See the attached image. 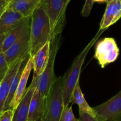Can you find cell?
<instances>
[{
	"mask_svg": "<svg viewBox=\"0 0 121 121\" xmlns=\"http://www.w3.org/2000/svg\"><path fill=\"white\" fill-rule=\"evenodd\" d=\"M121 18V1L113 0L107 3L105 11L100 23V30H106L110 26L116 23Z\"/></svg>",
	"mask_w": 121,
	"mask_h": 121,
	"instance_id": "cell-12",
	"label": "cell"
},
{
	"mask_svg": "<svg viewBox=\"0 0 121 121\" xmlns=\"http://www.w3.org/2000/svg\"><path fill=\"white\" fill-rule=\"evenodd\" d=\"M23 58L17 59L12 64L10 65L6 75L1 82H0V114L4 110L5 103L10 92L13 80L18 71Z\"/></svg>",
	"mask_w": 121,
	"mask_h": 121,
	"instance_id": "cell-11",
	"label": "cell"
},
{
	"mask_svg": "<svg viewBox=\"0 0 121 121\" xmlns=\"http://www.w3.org/2000/svg\"><path fill=\"white\" fill-rule=\"evenodd\" d=\"M105 30L106 29L99 30L94 38L87 44V46L81 51V53L75 58L70 68L62 77V90L64 106L69 105L70 103L71 97L73 90L76 86L77 82L80 81V75L81 68L87 54L95 42L98 40L99 38Z\"/></svg>",
	"mask_w": 121,
	"mask_h": 121,
	"instance_id": "cell-2",
	"label": "cell"
},
{
	"mask_svg": "<svg viewBox=\"0 0 121 121\" xmlns=\"http://www.w3.org/2000/svg\"><path fill=\"white\" fill-rule=\"evenodd\" d=\"M108 0H86L83 8L81 11V15L83 17H88L95 3H106Z\"/></svg>",
	"mask_w": 121,
	"mask_h": 121,
	"instance_id": "cell-21",
	"label": "cell"
},
{
	"mask_svg": "<svg viewBox=\"0 0 121 121\" xmlns=\"http://www.w3.org/2000/svg\"><path fill=\"white\" fill-rule=\"evenodd\" d=\"M33 58L31 56L29 59L26 66L24 69L22 77H21L20 80L18 83V87H17V90L15 93L14 97L13 102L12 109L13 110L16 108L19 102H20L21 99L23 97L26 90V85L27 83L28 79H29L31 71L33 69Z\"/></svg>",
	"mask_w": 121,
	"mask_h": 121,
	"instance_id": "cell-17",
	"label": "cell"
},
{
	"mask_svg": "<svg viewBox=\"0 0 121 121\" xmlns=\"http://www.w3.org/2000/svg\"><path fill=\"white\" fill-rule=\"evenodd\" d=\"M31 56L32 55L30 54V52H29L26 55L24 56L23 59H22L18 71L16 73V75H14V77L13 78V80L10 92H9V96H8L7 99V100L5 103V106H4L3 111L4 110H8V109H12L13 110V102L15 93H16V91L17 90V87H18V83H19V81L20 80L22 74H23L24 68H25L27 64L28 61H29V59L30 58Z\"/></svg>",
	"mask_w": 121,
	"mask_h": 121,
	"instance_id": "cell-16",
	"label": "cell"
},
{
	"mask_svg": "<svg viewBox=\"0 0 121 121\" xmlns=\"http://www.w3.org/2000/svg\"><path fill=\"white\" fill-rule=\"evenodd\" d=\"M5 35H6V33L5 34L1 35H0V53L3 52V42H4V39H5Z\"/></svg>",
	"mask_w": 121,
	"mask_h": 121,
	"instance_id": "cell-25",
	"label": "cell"
},
{
	"mask_svg": "<svg viewBox=\"0 0 121 121\" xmlns=\"http://www.w3.org/2000/svg\"><path fill=\"white\" fill-rule=\"evenodd\" d=\"M120 1H121V0H120Z\"/></svg>",
	"mask_w": 121,
	"mask_h": 121,
	"instance_id": "cell-31",
	"label": "cell"
},
{
	"mask_svg": "<svg viewBox=\"0 0 121 121\" xmlns=\"http://www.w3.org/2000/svg\"><path fill=\"white\" fill-rule=\"evenodd\" d=\"M30 52V23L26 27L21 36L4 52L8 65L23 58Z\"/></svg>",
	"mask_w": 121,
	"mask_h": 121,
	"instance_id": "cell-7",
	"label": "cell"
},
{
	"mask_svg": "<svg viewBox=\"0 0 121 121\" xmlns=\"http://www.w3.org/2000/svg\"><path fill=\"white\" fill-rule=\"evenodd\" d=\"M70 103L72 104H76L78 106L79 114L85 113L89 114L90 115L95 117H97V115L94 109H93V108L90 106L82 94L80 86V81L77 82L76 86L73 90Z\"/></svg>",
	"mask_w": 121,
	"mask_h": 121,
	"instance_id": "cell-18",
	"label": "cell"
},
{
	"mask_svg": "<svg viewBox=\"0 0 121 121\" xmlns=\"http://www.w3.org/2000/svg\"><path fill=\"white\" fill-rule=\"evenodd\" d=\"M59 121H79V119L74 116L72 106H69V104L64 108Z\"/></svg>",
	"mask_w": 121,
	"mask_h": 121,
	"instance_id": "cell-20",
	"label": "cell"
},
{
	"mask_svg": "<svg viewBox=\"0 0 121 121\" xmlns=\"http://www.w3.org/2000/svg\"><path fill=\"white\" fill-rule=\"evenodd\" d=\"M64 108L62 77H58L52 84L45 99L43 121H59Z\"/></svg>",
	"mask_w": 121,
	"mask_h": 121,
	"instance_id": "cell-3",
	"label": "cell"
},
{
	"mask_svg": "<svg viewBox=\"0 0 121 121\" xmlns=\"http://www.w3.org/2000/svg\"><path fill=\"white\" fill-rule=\"evenodd\" d=\"M30 20L31 17L24 18L13 29L6 33V35L3 42V52L7 50L21 36L26 27L30 23Z\"/></svg>",
	"mask_w": 121,
	"mask_h": 121,
	"instance_id": "cell-19",
	"label": "cell"
},
{
	"mask_svg": "<svg viewBox=\"0 0 121 121\" xmlns=\"http://www.w3.org/2000/svg\"><path fill=\"white\" fill-rule=\"evenodd\" d=\"M119 49L115 39L105 38L97 42L94 57L102 68L117 59Z\"/></svg>",
	"mask_w": 121,
	"mask_h": 121,
	"instance_id": "cell-6",
	"label": "cell"
},
{
	"mask_svg": "<svg viewBox=\"0 0 121 121\" xmlns=\"http://www.w3.org/2000/svg\"><path fill=\"white\" fill-rule=\"evenodd\" d=\"M42 0H11L7 7L18 12L25 18L31 17L35 10L40 5Z\"/></svg>",
	"mask_w": 121,
	"mask_h": 121,
	"instance_id": "cell-14",
	"label": "cell"
},
{
	"mask_svg": "<svg viewBox=\"0 0 121 121\" xmlns=\"http://www.w3.org/2000/svg\"><path fill=\"white\" fill-rule=\"evenodd\" d=\"M36 121H43V120L42 118H39L38 119H37Z\"/></svg>",
	"mask_w": 121,
	"mask_h": 121,
	"instance_id": "cell-28",
	"label": "cell"
},
{
	"mask_svg": "<svg viewBox=\"0 0 121 121\" xmlns=\"http://www.w3.org/2000/svg\"><path fill=\"white\" fill-rule=\"evenodd\" d=\"M10 1H11V0H1L2 3H3L4 5H6V6H7L8 4H9V2H10Z\"/></svg>",
	"mask_w": 121,
	"mask_h": 121,
	"instance_id": "cell-27",
	"label": "cell"
},
{
	"mask_svg": "<svg viewBox=\"0 0 121 121\" xmlns=\"http://www.w3.org/2000/svg\"><path fill=\"white\" fill-rule=\"evenodd\" d=\"M9 69V65L5 60L4 52L0 53V82L4 79Z\"/></svg>",
	"mask_w": 121,
	"mask_h": 121,
	"instance_id": "cell-22",
	"label": "cell"
},
{
	"mask_svg": "<svg viewBox=\"0 0 121 121\" xmlns=\"http://www.w3.org/2000/svg\"><path fill=\"white\" fill-rule=\"evenodd\" d=\"M7 7V6L5 5L3 3H2L1 0H0V17H1V15L3 14V13Z\"/></svg>",
	"mask_w": 121,
	"mask_h": 121,
	"instance_id": "cell-26",
	"label": "cell"
},
{
	"mask_svg": "<svg viewBox=\"0 0 121 121\" xmlns=\"http://www.w3.org/2000/svg\"><path fill=\"white\" fill-rule=\"evenodd\" d=\"M60 34L54 35L50 40V52L48 62L38 82V88L43 97H46L56 77L54 74V64L57 52L60 45Z\"/></svg>",
	"mask_w": 121,
	"mask_h": 121,
	"instance_id": "cell-5",
	"label": "cell"
},
{
	"mask_svg": "<svg viewBox=\"0 0 121 121\" xmlns=\"http://www.w3.org/2000/svg\"><path fill=\"white\" fill-rule=\"evenodd\" d=\"M24 18L19 13L7 7L0 17V35L9 32Z\"/></svg>",
	"mask_w": 121,
	"mask_h": 121,
	"instance_id": "cell-15",
	"label": "cell"
},
{
	"mask_svg": "<svg viewBox=\"0 0 121 121\" xmlns=\"http://www.w3.org/2000/svg\"><path fill=\"white\" fill-rule=\"evenodd\" d=\"M103 121H121V90L107 102L93 108Z\"/></svg>",
	"mask_w": 121,
	"mask_h": 121,
	"instance_id": "cell-8",
	"label": "cell"
},
{
	"mask_svg": "<svg viewBox=\"0 0 121 121\" xmlns=\"http://www.w3.org/2000/svg\"><path fill=\"white\" fill-rule=\"evenodd\" d=\"M65 1L67 2V3H69V2L71 1V0H65Z\"/></svg>",
	"mask_w": 121,
	"mask_h": 121,
	"instance_id": "cell-30",
	"label": "cell"
},
{
	"mask_svg": "<svg viewBox=\"0 0 121 121\" xmlns=\"http://www.w3.org/2000/svg\"><path fill=\"white\" fill-rule=\"evenodd\" d=\"M38 85V83L32 82L27 87L20 102L13 110L12 121H27L30 100Z\"/></svg>",
	"mask_w": 121,
	"mask_h": 121,
	"instance_id": "cell-9",
	"label": "cell"
},
{
	"mask_svg": "<svg viewBox=\"0 0 121 121\" xmlns=\"http://www.w3.org/2000/svg\"><path fill=\"white\" fill-rule=\"evenodd\" d=\"M69 3L65 0H42L40 6L49 17L52 36L61 34L65 22L66 9Z\"/></svg>",
	"mask_w": 121,
	"mask_h": 121,
	"instance_id": "cell-4",
	"label": "cell"
},
{
	"mask_svg": "<svg viewBox=\"0 0 121 121\" xmlns=\"http://www.w3.org/2000/svg\"><path fill=\"white\" fill-rule=\"evenodd\" d=\"M51 24L47 14L41 6L36 9L30 20V54L33 56L52 38Z\"/></svg>",
	"mask_w": 121,
	"mask_h": 121,
	"instance_id": "cell-1",
	"label": "cell"
},
{
	"mask_svg": "<svg viewBox=\"0 0 121 121\" xmlns=\"http://www.w3.org/2000/svg\"><path fill=\"white\" fill-rule=\"evenodd\" d=\"M13 110L8 109L4 110L0 114V121H12Z\"/></svg>",
	"mask_w": 121,
	"mask_h": 121,
	"instance_id": "cell-23",
	"label": "cell"
},
{
	"mask_svg": "<svg viewBox=\"0 0 121 121\" xmlns=\"http://www.w3.org/2000/svg\"><path fill=\"white\" fill-rule=\"evenodd\" d=\"M79 121H103L99 117H95L87 113L79 114Z\"/></svg>",
	"mask_w": 121,
	"mask_h": 121,
	"instance_id": "cell-24",
	"label": "cell"
},
{
	"mask_svg": "<svg viewBox=\"0 0 121 121\" xmlns=\"http://www.w3.org/2000/svg\"><path fill=\"white\" fill-rule=\"evenodd\" d=\"M50 52V41L48 42L35 54L32 56L33 76L32 82L38 83L39 78L48 62Z\"/></svg>",
	"mask_w": 121,
	"mask_h": 121,
	"instance_id": "cell-10",
	"label": "cell"
},
{
	"mask_svg": "<svg viewBox=\"0 0 121 121\" xmlns=\"http://www.w3.org/2000/svg\"><path fill=\"white\" fill-rule=\"evenodd\" d=\"M113 0H108V2H107V3H110V2H111V1H112Z\"/></svg>",
	"mask_w": 121,
	"mask_h": 121,
	"instance_id": "cell-29",
	"label": "cell"
},
{
	"mask_svg": "<svg viewBox=\"0 0 121 121\" xmlns=\"http://www.w3.org/2000/svg\"><path fill=\"white\" fill-rule=\"evenodd\" d=\"M45 99L36 87L29 106L27 121H36L39 118H43L45 109Z\"/></svg>",
	"mask_w": 121,
	"mask_h": 121,
	"instance_id": "cell-13",
	"label": "cell"
}]
</instances>
